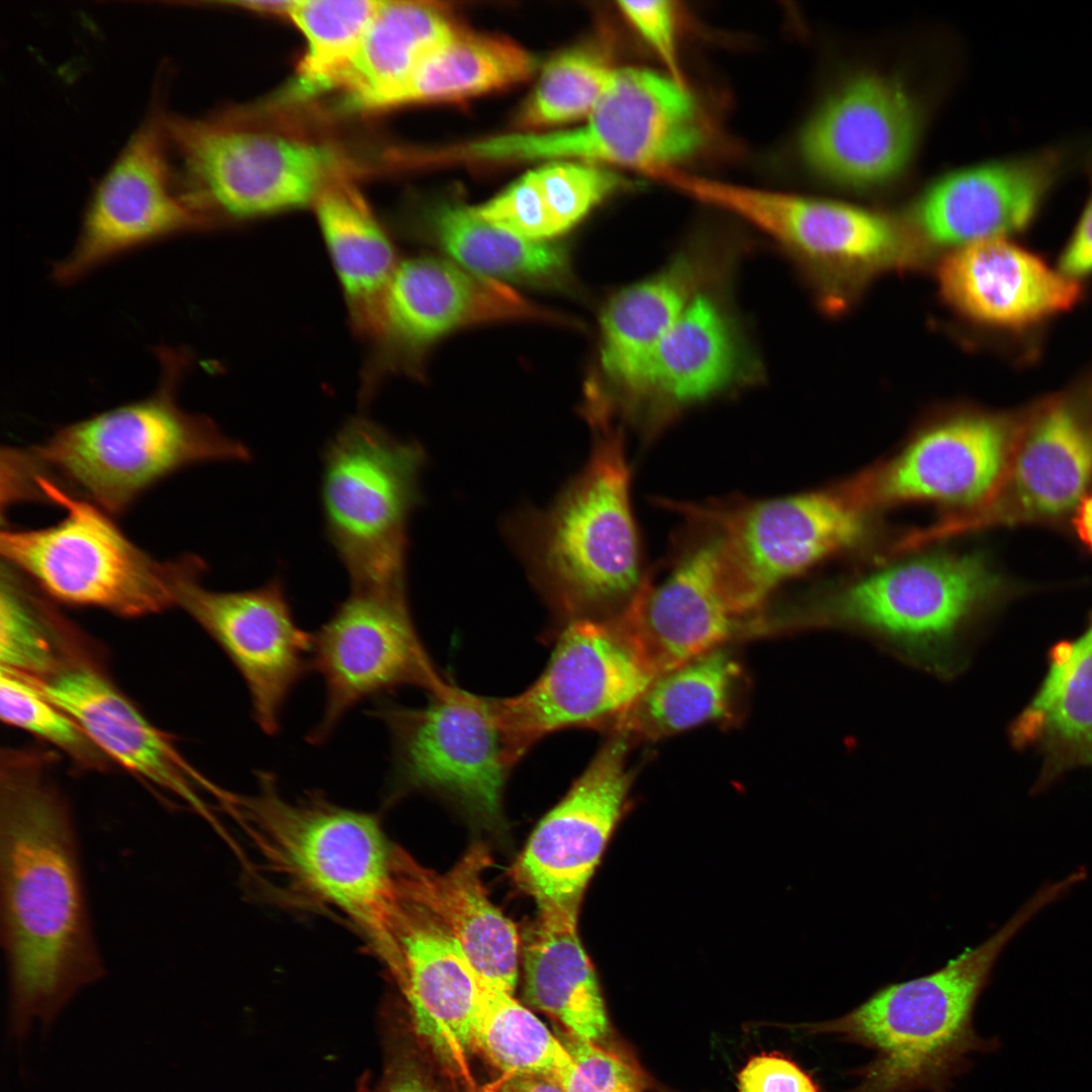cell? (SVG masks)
I'll use <instances>...</instances> for the list:
<instances>
[{
	"mask_svg": "<svg viewBox=\"0 0 1092 1092\" xmlns=\"http://www.w3.org/2000/svg\"><path fill=\"white\" fill-rule=\"evenodd\" d=\"M1 943L9 1022L23 1037L50 1025L105 975L69 805L40 766L9 753L0 784Z\"/></svg>",
	"mask_w": 1092,
	"mask_h": 1092,
	"instance_id": "cell-1",
	"label": "cell"
},
{
	"mask_svg": "<svg viewBox=\"0 0 1092 1092\" xmlns=\"http://www.w3.org/2000/svg\"><path fill=\"white\" fill-rule=\"evenodd\" d=\"M1004 593L1001 577L981 553L927 550L775 607L774 624L776 631L854 632L949 678L963 669L970 638Z\"/></svg>",
	"mask_w": 1092,
	"mask_h": 1092,
	"instance_id": "cell-2",
	"label": "cell"
},
{
	"mask_svg": "<svg viewBox=\"0 0 1092 1092\" xmlns=\"http://www.w3.org/2000/svg\"><path fill=\"white\" fill-rule=\"evenodd\" d=\"M156 355L161 377L152 394L67 425L38 445L7 449L8 484L20 491L31 479L46 478L107 514H118L179 469L250 461L245 444L209 418L179 405L187 352L160 347Z\"/></svg>",
	"mask_w": 1092,
	"mask_h": 1092,
	"instance_id": "cell-3",
	"label": "cell"
},
{
	"mask_svg": "<svg viewBox=\"0 0 1092 1092\" xmlns=\"http://www.w3.org/2000/svg\"><path fill=\"white\" fill-rule=\"evenodd\" d=\"M583 469L542 511L511 526L527 570L558 623L619 615L648 578L621 428L595 431Z\"/></svg>",
	"mask_w": 1092,
	"mask_h": 1092,
	"instance_id": "cell-4",
	"label": "cell"
},
{
	"mask_svg": "<svg viewBox=\"0 0 1092 1092\" xmlns=\"http://www.w3.org/2000/svg\"><path fill=\"white\" fill-rule=\"evenodd\" d=\"M1048 905L1045 893H1034L988 939L942 968L883 986L841 1017L803 1028L838 1035L876 1053L849 1092H946L968 1056L988 1049L974 1030L973 1013L997 959Z\"/></svg>",
	"mask_w": 1092,
	"mask_h": 1092,
	"instance_id": "cell-5",
	"label": "cell"
},
{
	"mask_svg": "<svg viewBox=\"0 0 1092 1092\" xmlns=\"http://www.w3.org/2000/svg\"><path fill=\"white\" fill-rule=\"evenodd\" d=\"M256 778L255 793L225 800L252 842L291 887L349 917L382 957L397 900L396 848L377 817L318 793L288 801L273 774Z\"/></svg>",
	"mask_w": 1092,
	"mask_h": 1092,
	"instance_id": "cell-6",
	"label": "cell"
},
{
	"mask_svg": "<svg viewBox=\"0 0 1092 1092\" xmlns=\"http://www.w3.org/2000/svg\"><path fill=\"white\" fill-rule=\"evenodd\" d=\"M425 452L365 417L325 447L321 505L327 537L355 590L405 587L407 522L421 500Z\"/></svg>",
	"mask_w": 1092,
	"mask_h": 1092,
	"instance_id": "cell-7",
	"label": "cell"
},
{
	"mask_svg": "<svg viewBox=\"0 0 1092 1092\" xmlns=\"http://www.w3.org/2000/svg\"><path fill=\"white\" fill-rule=\"evenodd\" d=\"M23 495H42L66 511L40 529L1 533L6 564L54 599L139 617L176 605V587L190 556L161 562L132 543L107 513L36 477Z\"/></svg>",
	"mask_w": 1092,
	"mask_h": 1092,
	"instance_id": "cell-8",
	"label": "cell"
},
{
	"mask_svg": "<svg viewBox=\"0 0 1092 1092\" xmlns=\"http://www.w3.org/2000/svg\"><path fill=\"white\" fill-rule=\"evenodd\" d=\"M715 532L737 611L759 615L786 582L873 541V511L842 486L770 498L682 504Z\"/></svg>",
	"mask_w": 1092,
	"mask_h": 1092,
	"instance_id": "cell-9",
	"label": "cell"
},
{
	"mask_svg": "<svg viewBox=\"0 0 1092 1092\" xmlns=\"http://www.w3.org/2000/svg\"><path fill=\"white\" fill-rule=\"evenodd\" d=\"M165 127L178 183L212 228L313 204L343 175L332 149L226 115L166 112Z\"/></svg>",
	"mask_w": 1092,
	"mask_h": 1092,
	"instance_id": "cell-10",
	"label": "cell"
},
{
	"mask_svg": "<svg viewBox=\"0 0 1092 1092\" xmlns=\"http://www.w3.org/2000/svg\"><path fill=\"white\" fill-rule=\"evenodd\" d=\"M371 714L388 731L392 789L432 791L484 818L499 816L507 779L522 757L496 699L448 684L422 707L382 700Z\"/></svg>",
	"mask_w": 1092,
	"mask_h": 1092,
	"instance_id": "cell-11",
	"label": "cell"
},
{
	"mask_svg": "<svg viewBox=\"0 0 1092 1092\" xmlns=\"http://www.w3.org/2000/svg\"><path fill=\"white\" fill-rule=\"evenodd\" d=\"M556 643L540 676L524 692L496 698L519 753L570 728L613 733L654 678L616 620L581 618L557 625Z\"/></svg>",
	"mask_w": 1092,
	"mask_h": 1092,
	"instance_id": "cell-12",
	"label": "cell"
},
{
	"mask_svg": "<svg viewBox=\"0 0 1092 1092\" xmlns=\"http://www.w3.org/2000/svg\"><path fill=\"white\" fill-rule=\"evenodd\" d=\"M312 669L325 688L322 716L306 736L314 745L325 743L365 700L403 687L431 695L449 684L420 639L405 588L352 589L312 634Z\"/></svg>",
	"mask_w": 1092,
	"mask_h": 1092,
	"instance_id": "cell-13",
	"label": "cell"
},
{
	"mask_svg": "<svg viewBox=\"0 0 1092 1092\" xmlns=\"http://www.w3.org/2000/svg\"><path fill=\"white\" fill-rule=\"evenodd\" d=\"M568 323L508 284L455 262L417 257L398 263L385 298L382 327L362 371L359 395L372 401L395 374L416 375L429 349L464 327L504 322Z\"/></svg>",
	"mask_w": 1092,
	"mask_h": 1092,
	"instance_id": "cell-14",
	"label": "cell"
},
{
	"mask_svg": "<svg viewBox=\"0 0 1092 1092\" xmlns=\"http://www.w3.org/2000/svg\"><path fill=\"white\" fill-rule=\"evenodd\" d=\"M165 113L153 106L98 182L72 251L53 268L57 283L148 244L211 229L179 186Z\"/></svg>",
	"mask_w": 1092,
	"mask_h": 1092,
	"instance_id": "cell-15",
	"label": "cell"
},
{
	"mask_svg": "<svg viewBox=\"0 0 1092 1092\" xmlns=\"http://www.w3.org/2000/svg\"><path fill=\"white\" fill-rule=\"evenodd\" d=\"M1017 422L971 411L941 418L913 433L888 458L842 483L871 511L931 504L971 515L997 493Z\"/></svg>",
	"mask_w": 1092,
	"mask_h": 1092,
	"instance_id": "cell-16",
	"label": "cell"
},
{
	"mask_svg": "<svg viewBox=\"0 0 1092 1092\" xmlns=\"http://www.w3.org/2000/svg\"><path fill=\"white\" fill-rule=\"evenodd\" d=\"M678 189L742 218L815 271L858 278L914 259L900 226L862 208L691 173L679 178Z\"/></svg>",
	"mask_w": 1092,
	"mask_h": 1092,
	"instance_id": "cell-17",
	"label": "cell"
},
{
	"mask_svg": "<svg viewBox=\"0 0 1092 1092\" xmlns=\"http://www.w3.org/2000/svg\"><path fill=\"white\" fill-rule=\"evenodd\" d=\"M706 140L699 105L685 83L645 68L616 69L598 104L573 129L533 132L527 159L582 160L651 171L675 167Z\"/></svg>",
	"mask_w": 1092,
	"mask_h": 1092,
	"instance_id": "cell-18",
	"label": "cell"
},
{
	"mask_svg": "<svg viewBox=\"0 0 1092 1092\" xmlns=\"http://www.w3.org/2000/svg\"><path fill=\"white\" fill-rule=\"evenodd\" d=\"M205 568L193 556L178 580L176 604L222 649L247 687L254 721L276 735L291 694L312 669V634L297 624L281 577L218 592L200 583Z\"/></svg>",
	"mask_w": 1092,
	"mask_h": 1092,
	"instance_id": "cell-19",
	"label": "cell"
},
{
	"mask_svg": "<svg viewBox=\"0 0 1092 1092\" xmlns=\"http://www.w3.org/2000/svg\"><path fill=\"white\" fill-rule=\"evenodd\" d=\"M682 518L686 526L663 576L655 581L648 575L615 617L653 677L724 646L748 626L729 593L716 534L692 515Z\"/></svg>",
	"mask_w": 1092,
	"mask_h": 1092,
	"instance_id": "cell-20",
	"label": "cell"
},
{
	"mask_svg": "<svg viewBox=\"0 0 1092 1092\" xmlns=\"http://www.w3.org/2000/svg\"><path fill=\"white\" fill-rule=\"evenodd\" d=\"M631 740L610 737L565 796L539 822L513 875L539 912L577 915L583 892L625 809Z\"/></svg>",
	"mask_w": 1092,
	"mask_h": 1092,
	"instance_id": "cell-21",
	"label": "cell"
},
{
	"mask_svg": "<svg viewBox=\"0 0 1092 1092\" xmlns=\"http://www.w3.org/2000/svg\"><path fill=\"white\" fill-rule=\"evenodd\" d=\"M1088 388L1045 398L1018 420L1002 483L986 507L965 519V529L1073 517L1092 485Z\"/></svg>",
	"mask_w": 1092,
	"mask_h": 1092,
	"instance_id": "cell-22",
	"label": "cell"
},
{
	"mask_svg": "<svg viewBox=\"0 0 1092 1092\" xmlns=\"http://www.w3.org/2000/svg\"><path fill=\"white\" fill-rule=\"evenodd\" d=\"M759 372L737 318L709 288L654 349L624 421L651 436L686 410L753 383Z\"/></svg>",
	"mask_w": 1092,
	"mask_h": 1092,
	"instance_id": "cell-23",
	"label": "cell"
},
{
	"mask_svg": "<svg viewBox=\"0 0 1092 1092\" xmlns=\"http://www.w3.org/2000/svg\"><path fill=\"white\" fill-rule=\"evenodd\" d=\"M386 964L417 1038L452 1072L474 1050L480 979L457 940L425 909L397 894Z\"/></svg>",
	"mask_w": 1092,
	"mask_h": 1092,
	"instance_id": "cell-24",
	"label": "cell"
},
{
	"mask_svg": "<svg viewBox=\"0 0 1092 1092\" xmlns=\"http://www.w3.org/2000/svg\"><path fill=\"white\" fill-rule=\"evenodd\" d=\"M1075 146H1052L952 173L917 201L913 217L930 242L965 246L1027 230L1082 161Z\"/></svg>",
	"mask_w": 1092,
	"mask_h": 1092,
	"instance_id": "cell-25",
	"label": "cell"
},
{
	"mask_svg": "<svg viewBox=\"0 0 1092 1092\" xmlns=\"http://www.w3.org/2000/svg\"><path fill=\"white\" fill-rule=\"evenodd\" d=\"M728 261V251L695 241L656 273L608 298L600 313V380L588 391L597 404L610 413L624 408L660 340Z\"/></svg>",
	"mask_w": 1092,
	"mask_h": 1092,
	"instance_id": "cell-26",
	"label": "cell"
},
{
	"mask_svg": "<svg viewBox=\"0 0 1092 1092\" xmlns=\"http://www.w3.org/2000/svg\"><path fill=\"white\" fill-rule=\"evenodd\" d=\"M916 114L900 85L861 75L835 91L811 116L800 136L808 167L833 182L867 187L897 175L909 159Z\"/></svg>",
	"mask_w": 1092,
	"mask_h": 1092,
	"instance_id": "cell-27",
	"label": "cell"
},
{
	"mask_svg": "<svg viewBox=\"0 0 1092 1092\" xmlns=\"http://www.w3.org/2000/svg\"><path fill=\"white\" fill-rule=\"evenodd\" d=\"M939 289L970 321L994 330H1032L1074 307L1079 281L1006 237L977 241L947 255L938 268Z\"/></svg>",
	"mask_w": 1092,
	"mask_h": 1092,
	"instance_id": "cell-28",
	"label": "cell"
},
{
	"mask_svg": "<svg viewBox=\"0 0 1092 1092\" xmlns=\"http://www.w3.org/2000/svg\"><path fill=\"white\" fill-rule=\"evenodd\" d=\"M35 681L50 700L74 718L105 756L193 809L206 811L198 788L214 795L219 789L101 672L87 664H70Z\"/></svg>",
	"mask_w": 1092,
	"mask_h": 1092,
	"instance_id": "cell-29",
	"label": "cell"
},
{
	"mask_svg": "<svg viewBox=\"0 0 1092 1092\" xmlns=\"http://www.w3.org/2000/svg\"><path fill=\"white\" fill-rule=\"evenodd\" d=\"M490 864L481 844L472 846L445 874L426 869L396 850L399 895L425 909L460 944L485 983L513 993L518 978L515 924L493 905L482 874Z\"/></svg>",
	"mask_w": 1092,
	"mask_h": 1092,
	"instance_id": "cell-30",
	"label": "cell"
},
{
	"mask_svg": "<svg viewBox=\"0 0 1092 1092\" xmlns=\"http://www.w3.org/2000/svg\"><path fill=\"white\" fill-rule=\"evenodd\" d=\"M1048 659L1041 685L1009 727L1014 746L1042 752L1040 788L1071 768L1092 766V616L1079 637L1056 643Z\"/></svg>",
	"mask_w": 1092,
	"mask_h": 1092,
	"instance_id": "cell-31",
	"label": "cell"
},
{
	"mask_svg": "<svg viewBox=\"0 0 1092 1092\" xmlns=\"http://www.w3.org/2000/svg\"><path fill=\"white\" fill-rule=\"evenodd\" d=\"M312 205L350 324L358 336L372 341L381 330L385 298L398 265L393 246L362 195L343 175Z\"/></svg>",
	"mask_w": 1092,
	"mask_h": 1092,
	"instance_id": "cell-32",
	"label": "cell"
},
{
	"mask_svg": "<svg viewBox=\"0 0 1092 1092\" xmlns=\"http://www.w3.org/2000/svg\"><path fill=\"white\" fill-rule=\"evenodd\" d=\"M576 922L577 915L539 912L524 945V997L567 1033L599 1042L608 1033L609 1019Z\"/></svg>",
	"mask_w": 1092,
	"mask_h": 1092,
	"instance_id": "cell-33",
	"label": "cell"
},
{
	"mask_svg": "<svg viewBox=\"0 0 1092 1092\" xmlns=\"http://www.w3.org/2000/svg\"><path fill=\"white\" fill-rule=\"evenodd\" d=\"M461 27L444 4L379 1L337 89L356 107L387 108L418 64Z\"/></svg>",
	"mask_w": 1092,
	"mask_h": 1092,
	"instance_id": "cell-34",
	"label": "cell"
},
{
	"mask_svg": "<svg viewBox=\"0 0 1092 1092\" xmlns=\"http://www.w3.org/2000/svg\"><path fill=\"white\" fill-rule=\"evenodd\" d=\"M744 672L724 646L655 676L613 732L654 741L736 715Z\"/></svg>",
	"mask_w": 1092,
	"mask_h": 1092,
	"instance_id": "cell-35",
	"label": "cell"
},
{
	"mask_svg": "<svg viewBox=\"0 0 1092 1092\" xmlns=\"http://www.w3.org/2000/svg\"><path fill=\"white\" fill-rule=\"evenodd\" d=\"M426 219L431 242L471 272L546 289L566 290L572 285L566 252L555 244L513 235L459 203L440 204Z\"/></svg>",
	"mask_w": 1092,
	"mask_h": 1092,
	"instance_id": "cell-36",
	"label": "cell"
},
{
	"mask_svg": "<svg viewBox=\"0 0 1092 1092\" xmlns=\"http://www.w3.org/2000/svg\"><path fill=\"white\" fill-rule=\"evenodd\" d=\"M535 66V59L517 42L462 26L418 64L387 108L456 101L509 88L527 80Z\"/></svg>",
	"mask_w": 1092,
	"mask_h": 1092,
	"instance_id": "cell-37",
	"label": "cell"
},
{
	"mask_svg": "<svg viewBox=\"0 0 1092 1092\" xmlns=\"http://www.w3.org/2000/svg\"><path fill=\"white\" fill-rule=\"evenodd\" d=\"M480 984L474 1050L507 1076H542L558 1082L572 1064L564 1042L513 993L481 979Z\"/></svg>",
	"mask_w": 1092,
	"mask_h": 1092,
	"instance_id": "cell-38",
	"label": "cell"
},
{
	"mask_svg": "<svg viewBox=\"0 0 1092 1092\" xmlns=\"http://www.w3.org/2000/svg\"><path fill=\"white\" fill-rule=\"evenodd\" d=\"M379 1H293L288 18L305 39L299 63L296 95L337 88L355 56Z\"/></svg>",
	"mask_w": 1092,
	"mask_h": 1092,
	"instance_id": "cell-39",
	"label": "cell"
},
{
	"mask_svg": "<svg viewBox=\"0 0 1092 1092\" xmlns=\"http://www.w3.org/2000/svg\"><path fill=\"white\" fill-rule=\"evenodd\" d=\"M616 69L597 49L579 46L553 57L525 104L518 123L541 128L587 117L594 110Z\"/></svg>",
	"mask_w": 1092,
	"mask_h": 1092,
	"instance_id": "cell-40",
	"label": "cell"
},
{
	"mask_svg": "<svg viewBox=\"0 0 1092 1092\" xmlns=\"http://www.w3.org/2000/svg\"><path fill=\"white\" fill-rule=\"evenodd\" d=\"M44 606L30 592L14 568L5 564L0 588V662L5 667L37 679L57 672V644Z\"/></svg>",
	"mask_w": 1092,
	"mask_h": 1092,
	"instance_id": "cell-41",
	"label": "cell"
},
{
	"mask_svg": "<svg viewBox=\"0 0 1092 1092\" xmlns=\"http://www.w3.org/2000/svg\"><path fill=\"white\" fill-rule=\"evenodd\" d=\"M0 671V717L4 723L57 746L81 764L96 767L103 763L105 755L74 718L42 693L33 677L5 667Z\"/></svg>",
	"mask_w": 1092,
	"mask_h": 1092,
	"instance_id": "cell-42",
	"label": "cell"
},
{
	"mask_svg": "<svg viewBox=\"0 0 1092 1092\" xmlns=\"http://www.w3.org/2000/svg\"><path fill=\"white\" fill-rule=\"evenodd\" d=\"M532 172L555 236L568 231L601 202L628 187L625 179L614 171L583 161H551Z\"/></svg>",
	"mask_w": 1092,
	"mask_h": 1092,
	"instance_id": "cell-43",
	"label": "cell"
},
{
	"mask_svg": "<svg viewBox=\"0 0 1092 1092\" xmlns=\"http://www.w3.org/2000/svg\"><path fill=\"white\" fill-rule=\"evenodd\" d=\"M562 1041L572 1059L558 1081L564 1092H644L638 1068L621 1054L569 1033Z\"/></svg>",
	"mask_w": 1092,
	"mask_h": 1092,
	"instance_id": "cell-44",
	"label": "cell"
},
{
	"mask_svg": "<svg viewBox=\"0 0 1092 1092\" xmlns=\"http://www.w3.org/2000/svg\"><path fill=\"white\" fill-rule=\"evenodd\" d=\"M471 209L479 218L527 240L548 242L556 237L533 172Z\"/></svg>",
	"mask_w": 1092,
	"mask_h": 1092,
	"instance_id": "cell-45",
	"label": "cell"
},
{
	"mask_svg": "<svg viewBox=\"0 0 1092 1092\" xmlns=\"http://www.w3.org/2000/svg\"><path fill=\"white\" fill-rule=\"evenodd\" d=\"M619 8L640 36L654 51L668 74L679 82L675 9L665 0L620 1Z\"/></svg>",
	"mask_w": 1092,
	"mask_h": 1092,
	"instance_id": "cell-46",
	"label": "cell"
},
{
	"mask_svg": "<svg viewBox=\"0 0 1092 1092\" xmlns=\"http://www.w3.org/2000/svg\"><path fill=\"white\" fill-rule=\"evenodd\" d=\"M739 1092H820L797 1064L777 1054L751 1058L738 1074Z\"/></svg>",
	"mask_w": 1092,
	"mask_h": 1092,
	"instance_id": "cell-47",
	"label": "cell"
},
{
	"mask_svg": "<svg viewBox=\"0 0 1092 1092\" xmlns=\"http://www.w3.org/2000/svg\"><path fill=\"white\" fill-rule=\"evenodd\" d=\"M381 1076L371 1092H438L417 1060L386 1036Z\"/></svg>",
	"mask_w": 1092,
	"mask_h": 1092,
	"instance_id": "cell-48",
	"label": "cell"
},
{
	"mask_svg": "<svg viewBox=\"0 0 1092 1092\" xmlns=\"http://www.w3.org/2000/svg\"><path fill=\"white\" fill-rule=\"evenodd\" d=\"M1090 192L1060 257L1058 269L1079 281L1092 274V170Z\"/></svg>",
	"mask_w": 1092,
	"mask_h": 1092,
	"instance_id": "cell-49",
	"label": "cell"
},
{
	"mask_svg": "<svg viewBox=\"0 0 1092 1092\" xmlns=\"http://www.w3.org/2000/svg\"><path fill=\"white\" fill-rule=\"evenodd\" d=\"M494 1092H564L554 1079L542 1076H507Z\"/></svg>",
	"mask_w": 1092,
	"mask_h": 1092,
	"instance_id": "cell-50",
	"label": "cell"
},
{
	"mask_svg": "<svg viewBox=\"0 0 1092 1092\" xmlns=\"http://www.w3.org/2000/svg\"><path fill=\"white\" fill-rule=\"evenodd\" d=\"M1072 524L1078 538L1092 554V492L1077 508Z\"/></svg>",
	"mask_w": 1092,
	"mask_h": 1092,
	"instance_id": "cell-51",
	"label": "cell"
},
{
	"mask_svg": "<svg viewBox=\"0 0 1092 1092\" xmlns=\"http://www.w3.org/2000/svg\"><path fill=\"white\" fill-rule=\"evenodd\" d=\"M233 4L260 13L288 16L293 1H240Z\"/></svg>",
	"mask_w": 1092,
	"mask_h": 1092,
	"instance_id": "cell-52",
	"label": "cell"
}]
</instances>
